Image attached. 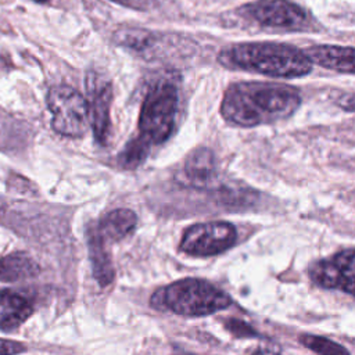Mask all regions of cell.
<instances>
[{
  "label": "cell",
  "mask_w": 355,
  "mask_h": 355,
  "mask_svg": "<svg viewBox=\"0 0 355 355\" xmlns=\"http://www.w3.org/2000/svg\"><path fill=\"white\" fill-rule=\"evenodd\" d=\"M301 104L300 92L277 82H234L220 103V115L234 126L252 128L291 116Z\"/></svg>",
  "instance_id": "6da1fadb"
},
{
  "label": "cell",
  "mask_w": 355,
  "mask_h": 355,
  "mask_svg": "<svg viewBox=\"0 0 355 355\" xmlns=\"http://www.w3.org/2000/svg\"><path fill=\"white\" fill-rule=\"evenodd\" d=\"M219 61L229 67L273 78H298L312 71L305 51L282 43L254 42L225 47Z\"/></svg>",
  "instance_id": "7a4b0ae2"
},
{
  "label": "cell",
  "mask_w": 355,
  "mask_h": 355,
  "mask_svg": "<svg viewBox=\"0 0 355 355\" xmlns=\"http://www.w3.org/2000/svg\"><path fill=\"white\" fill-rule=\"evenodd\" d=\"M153 308L182 316H205L230 306L232 298L201 279H183L158 288L150 300Z\"/></svg>",
  "instance_id": "3957f363"
},
{
  "label": "cell",
  "mask_w": 355,
  "mask_h": 355,
  "mask_svg": "<svg viewBox=\"0 0 355 355\" xmlns=\"http://www.w3.org/2000/svg\"><path fill=\"white\" fill-rule=\"evenodd\" d=\"M178 89L169 80L157 82L146 94L139 115L140 136L151 144L164 143L172 133L178 111Z\"/></svg>",
  "instance_id": "277c9868"
},
{
  "label": "cell",
  "mask_w": 355,
  "mask_h": 355,
  "mask_svg": "<svg viewBox=\"0 0 355 355\" xmlns=\"http://www.w3.org/2000/svg\"><path fill=\"white\" fill-rule=\"evenodd\" d=\"M53 129L68 137L82 136L89 126L87 100L73 87L58 85L47 93Z\"/></svg>",
  "instance_id": "5b68a950"
},
{
  "label": "cell",
  "mask_w": 355,
  "mask_h": 355,
  "mask_svg": "<svg viewBox=\"0 0 355 355\" xmlns=\"http://www.w3.org/2000/svg\"><path fill=\"white\" fill-rule=\"evenodd\" d=\"M236 227L223 220L202 222L189 226L180 240L179 248L191 257H212L234 245Z\"/></svg>",
  "instance_id": "8992f818"
},
{
  "label": "cell",
  "mask_w": 355,
  "mask_h": 355,
  "mask_svg": "<svg viewBox=\"0 0 355 355\" xmlns=\"http://www.w3.org/2000/svg\"><path fill=\"white\" fill-rule=\"evenodd\" d=\"M240 12L262 26L302 31L308 25V15L302 7L288 0H257L240 8Z\"/></svg>",
  "instance_id": "52a82bcc"
},
{
  "label": "cell",
  "mask_w": 355,
  "mask_h": 355,
  "mask_svg": "<svg viewBox=\"0 0 355 355\" xmlns=\"http://www.w3.org/2000/svg\"><path fill=\"white\" fill-rule=\"evenodd\" d=\"M309 277L319 287L341 290L355 297V250H344L312 263Z\"/></svg>",
  "instance_id": "ba28073f"
},
{
  "label": "cell",
  "mask_w": 355,
  "mask_h": 355,
  "mask_svg": "<svg viewBox=\"0 0 355 355\" xmlns=\"http://www.w3.org/2000/svg\"><path fill=\"white\" fill-rule=\"evenodd\" d=\"M89 123L93 135L100 144H105L110 136V110L112 100V85L100 73L92 71L86 78Z\"/></svg>",
  "instance_id": "9c48e42d"
},
{
  "label": "cell",
  "mask_w": 355,
  "mask_h": 355,
  "mask_svg": "<svg viewBox=\"0 0 355 355\" xmlns=\"http://www.w3.org/2000/svg\"><path fill=\"white\" fill-rule=\"evenodd\" d=\"M312 64L341 73L355 75V47L348 46H312L305 50Z\"/></svg>",
  "instance_id": "30bf717a"
},
{
  "label": "cell",
  "mask_w": 355,
  "mask_h": 355,
  "mask_svg": "<svg viewBox=\"0 0 355 355\" xmlns=\"http://www.w3.org/2000/svg\"><path fill=\"white\" fill-rule=\"evenodd\" d=\"M184 180L193 187L205 189L216 178V161L209 148H197L191 151L183 166Z\"/></svg>",
  "instance_id": "8fae6325"
},
{
  "label": "cell",
  "mask_w": 355,
  "mask_h": 355,
  "mask_svg": "<svg viewBox=\"0 0 355 355\" xmlns=\"http://www.w3.org/2000/svg\"><path fill=\"white\" fill-rule=\"evenodd\" d=\"M0 305L3 312L0 313V329L12 330L22 324L33 312L32 302L11 290L0 291Z\"/></svg>",
  "instance_id": "7c38bea8"
},
{
  "label": "cell",
  "mask_w": 355,
  "mask_h": 355,
  "mask_svg": "<svg viewBox=\"0 0 355 355\" xmlns=\"http://www.w3.org/2000/svg\"><path fill=\"white\" fill-rule=\"evenodd\" d=\"M87 245L94 279L101 287H105L114 280V266L111 262V257L105 248V241L96 230V226L89 227Z\"/></svg>",
  "instance_id": "4fadbf2b"
},
{
  "label": "cell",
  "mask_w": 355,
  "mask_h": 355,
  "mask_svg": "<svg viewBox=\"0 0 355 355\" xmlns=\"http://www.w3.org/2000/svg\"><path fill=\"white\" fill-rule=\"evenodd\" d=\"M137 216L132 209L118 208L108 212L96 226V230L107 241H118L126 237L136 226Z\"/></svg>",
  "instance_id": "5bb4252c"
},
{
  "label": "cell",
  "mask_w": 355,
  "mask_h": 355,
  "mask_svg": "<svg viewBox=\"0 0 355 355\" xmlns=\"http://www.w3.org/2000/svg\"><path fill=\"white\" fill-rule=\"evenodd\" d=\"M37 273V263L24 252H14L0 258V282L25 280Z\"/></svg>",
  "instance_id": "9a60e30c"
},
{
  "label": "cell",
  "mask_w": 355,
  "mask_h": 355,
  "mask_svg": "<svg viewBox=\"0 0 355 355\" xmlns=\"http://www.w3.org/2000/svg\"><path fill=\"white\" fill-rule=\"evenodd\" d=\"M114 42L136 53H147L157 44V36L141 28L123 26L114 32Z\"/></svg>",
  "instance_id": "2e32d148"
},
{
  "label": "cell",
  "mask_w": 355,
  "mask_h": 355,
  "mask_svg": "<svg viewBox=\"0 0 355 355\" xmlns=\"http://www.w3.org/2000/svg\"><path fill=\"white\" fill-rule=\"evenodd\" d=\"M151 143L143 136H137L126 143L125 148L118 155V162L125 169H135L144 162L150 153Z\"/></svg>",
  "instance_id": "e0dca14e"
},
{
  "label": "cell",
  "mask_w": 355,
  "mask_h": 355,
  "mask_svg": "<svg viewBox=\"0 0 355 355\" xmlns=\"http://www.w3.org/2000/svg\"><path fill=\"white\" fill-rule=\"evenodd\" d=\"M300 343L318 355H349V352L343 345L320 336L301 334Z\"/></svg>",
  "instance_id": "ac0fdd59"
},
{
  "label": "cell",
  "mask_w": 355,
  "mask_h": 355,
  "mask_svg": "<svg viewBox=\"0 0 355 355\" xmlns=\"http://www.w3.org/2000/svg\"><path fill=\"white\" fill-rule=\"evenodd\" d=\"M226 329L236 337H252L257 336V331L248 326L247 323L237 320V319H229L226 322Z\"/></svg>",
  "instance_id": "d6986e66"
},
{
  "label": "cell",
  "mask_w": 355,
  "mask_h": 355,
  "mask_svg": "<svg viewBox=\"0 0 355 355\" xmlns=\"http://www.w3.org/2000/svg\"><path fill=\"white\" fill-rule=\"evenodd\" d=\"M26 351V345L18 341L0 340V355H15Z\"/></svg>",
  "instance_id": "ffe728a7"
},
{
  "label": "cell",
  "mask_w": 355,
  "mask_h": 355,
  "mask_svg": "<svg viewBox=\"0 0 355 355\" xmlns=\"http://www.w3.org/2000/svg\"><path fill=\"white\" fill-rule=\"evenodd\" d=\"M338 105L349 112H355V93H348L344 94L340 100H338Z\"/></svg>",
  "instance_id": "44dd1931"
},
{
  "label": "cell",
  "mask_w": 355,
  "mask_h": 355,
  "mask_svg": "<svg viewBox=\"0 0 355 355\" xmlns=\"http://www.w3.org/2000/svg\"><path fill=\"white\" fill-rule=\"evenodd\" d=\"M252 355H280V354H276V352H272V351H268V349H258Z\"/></svg>",
  "instance_id": "7402d4cb"
},
{
  "label": "cell",
  "mask_w": 355,
  "mask_h": 355,
  "mask_svg": "<svg viewBox=\"0 0 355 355\" xmlns=\"http://www.w3.org/2000/svg\"><path fill=\"white\" fill-rule=\"evenodd\" d=\"M112 1H116V3H122V4H128L129 0H112Z\"/></svg>",
  "instance_id": "603a6c76"
},
{
  "label": "cell",
  "mask_w": 355,
  "mask_h": 355,
  "mask_svg": "<svg viewBox=\"0 0 355 355\" xmlns=\"http://www.w3.org/2000/svg\"><path fill=\"white\" fill-rule=\"evenodd\" d=\"M33 1H37V3H44V1H47V0H33Z\"/></svg>",
  "instance_id": "cb8c5ba5"
}]
</instances>
